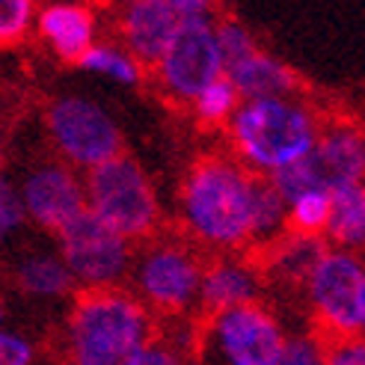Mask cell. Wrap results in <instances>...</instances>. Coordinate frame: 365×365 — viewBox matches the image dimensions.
Returning a JSON list of instances; mask_svg holds the SVG:
<instances>
[{
    "mask_svg": "<svg viewBox=\"0 0 365 365\" xmlns=\"http://www.w3.org/2000/svg\"><path fill=\"white\" fill-rule=\"evenodd\" d=\"M264 178L223 152L199 155L175 193V232L205 255L255 252V214Z\"/></svg>",
    "mask_w": 365,
    "mask_h": 365,
    "instance_id": "1",
    "label": "cell"
},
{
    "mask_svg": "<svg viewBox=\"0 0 365 365\" xmlns=\"http://www.w3.org/2000/svg\"><path fill=\"white\" fill-rule=\"evenodd\" d=\"M160 330V321L131 288L81 291L60 327L66 365H134Z\"/></svg>",
    "mask_w": 365,
    "mask_h": 365,
    "instance_id": "2",
    "label": "cell"
},
{
    "mask_svg": "<svg viewBox=\"0 0 365 365\" xmlns=\"http://www.w3.org/2000/svg\"><path fill=\"white\" fill-rule=\"evenodd\" d=\"M327 119L330 116L300 93L244 101L223 131L226 152L250 173L277 178L315 149Z\"/></svg>",
    "mask_w": 365,
    "mask_h": 365,
    "instance_id": "3",
    "label": "cell"
},
{
    "mask_svg": "<svg viewBox=\"0 0 365 365\" xmlns=\"http://www.w3.org/2000/svg\"><path fill=\"white\" fill-rule=\"evenodd\" d=\"M205 262L208 255L193 247L181 232L163 229L137 247L128 288L160 324L199 318Z\"/></svg>",
    "mask_w": 365,
    "mask_h": 365,
    "instance_id": "4",
    "label": "cell"
},
{
    "mask_svg": "<svg viewBox=\"0 0 365 365\" xmlns=\"http://www.w3.org/2000/svg\"><path fill=\"white\" fill-rule=\"evenodd\" d=\"M86 211L137 247L163 232L160 193L128 152L86 173Z\"/></svg>",
    "mask_w": 365,
    "mask_h": 365,
    "instance_id": "5",
    "label": "cell"
},
{
    "mask_svg": "<svg viewBox=\"0 0 365 365\" xmlns=\"http://www.w3.org/2000/svg\"><path fill=\"white\" fill-rule=\"evenodd\" d=\"M45 134L53 158L78 173H93L101 163L125 155V131L110 107L83 93H63L45 104Z\"/></svg>",
    "mask_w": 365,
    "mask_h": 365,
    "instance_id": "6",
    "label": "cell"
},
{
    "mask_svg": "<svg viewBox=\"0 0 365 365\" xmlns=\"http://www.w3.org/2000/svg\"><path fill=\"white\" fill-rule=\"evenodd\" d=\"M291 330L264 300L199 318L196 365H277Z\"/></svg>",
    "mask_w": 365,
    "mask_h": 365,
    "instance_id": "7",
    "label": "cell"
},
{
    "mask_svg": "<svg viewBox=\"0 0 365 365\" xmlns=\"http://www.w3.org/2000/svg\"><path fill=\"white\" fill-rule=\"evenodd\" d=\"M300 300L312 330L327 341L359 336L365 321V259L327 244L300 288Z\"/></svg>",
    "mask_w": 365,
    "mask_h": 365,
    "instance_id": "8",
    "label": "cell"
},
{
    "mask_svg": "<svg viewBox=\"0 0 365 365\" xmlns=\"http://www.w3.org/2000/svg\"><path fill=\"white\" fill-rule=\"evenodd\" d=\"M285 199L303 190L339 193L365 181V125L330 116L321 131V140L300 163L270 178Z\"/></svg>",
    "mask_w": 365,
    "mask_h": 365,
    "instance_id": "9",
    "label": "cell"
},
{
    "mask_svg": "<svg viewBox=\"0 0 365 365\" xmlns=\"http://www.w3.org/2000/svg\"><path fill=\"white\" fill-rule=\"evenodd\" d=\"M155 89L175 107H187L211 83L226 78V57L217 39V18L185 21L167 53L149 68Z\"/></svg>",
    "mask_w": 365,
    "mask_h": 365,
    "instance_id": "10",
    "label": "cell"
},
{
    "mask_svg": "<svg viewBox=\"0 0 365 365\" xmlns=\"http://www.w3.org/2000/svg\"><path fill=\"white\" fill-rule=\"evenodd\" d=\"M53 247L60 250L66 267L75 277L78 291L125 288L137 255V244L104 226L89 211L68 223L53 238Z\"/></svg>",
    "mask_w": 365,
    "mask_h": 365,
    "instance_id": "11",
    "label": "cell"
},
{
    "mask_svg": "<svg viewBox=\"0 0 365 365\" xmlns=\"http://www.w3.org/2000/svg\"><path fill=\"white\" fill-rule=\"evenodd\" d=\"M27 223L45 235H57L86 214V175L60 158L30 163L18 181Z\"/></svg>",
    "mask_w": 365,
    "mask_h": 365,
    "instance_id": "12",
    "label": "cell"
},
{
    "mask_svg": "<svg viewBox=\"0 0 365 365\" xmlns=\"http://www.w3.org/2000/svg\"><path fill=\"white\" fill-rule=\"evenodd\" d=\"M181 15L170 0H113V30L116 39L134 57L152 68L181 30Z\"/></svg>",
    "mask_w": 365,
    "mask_h": 365,
    "instance_id": "13",
    "label": "cell"
},
{
    "mask_svg": "<svg viewBox=\"0 0 365 365\" xmlns=\"http://www.w3.org/2000/svg\"><path fill=\"white\" fill-rule=\"evenodd\" d=\"M267 288V277L255 252L208 255L202 294H199V318L259 303Z\"/></svg>",
    "mask_w": 365,
    "mask_h": 365,
    "instance_id": "14",
    "label": "cell"
},
{
    "mask_svg": "<svg viewBox=\"0 0 365 365\" xmlns=\"http://www.w3.org/2000/svg\"><path fill=\"white\" fill-rule=\"evenodd\" d=\"M33 36L51 57L78 66L83 53L101 39V18L86 0H48L39 6Z\"/></svg>",
    "mask_w": 365,
    "mask_h": 365,
    "instance_id": "15",
    "label": "cell"
},
{
    "mask_svg": "<svg viewBox=\"0 0 365 365\" xmlns=\"http://www.w3.org/2000/svg\"><path fill=\"white\" fill-rule=\"evenodd\" d=\"M9 285L33 303H71L81 291L57 247H24L6 267Z\"/></svg>",
    "mask_w": 365,
    "mask_h": 365,
    "instance_id": "16",
    "label": "cell"
},
{
    "mask_svg": "<svg viewBox=\"0 0 365 365\" xmlns=\"http://www.w3.org/2000/svg\"><path fill=\"white\" fill-rule=\"evenodd\" d=\"M226 78L235 83L244 101L255 98H279V96H297L300 78L297 71L279 57H273L264 48L247 53L244 60L232 63L226 68Z\"/></svg>",
    "mask_w": 365,
    "mask_h": 365,
    "instance_id": "17",
    "label": "cell"
},
{
    "mask_svg": "<svg viewBox=\"0 0 365 365\" xmlns=\"http://www.w3.org/2000/svg\"><path fill=\"white\" fill-rule=\"evenodd\" d=\"M324 250H327L324 238H309V235L285 232L282 238L267 244L255 255H259V262H262L267 285H282L291 291H300L306 277H309V270L315 267V262L321 259Z\"/></svg>",
    "mask_w": 365,
    "mask_h": 365,
    "instance_id": "18",
    "label": "cell"
},
{
    "mask_svg": "<svg viewBox=\"0 0 365 365\" xmlns=\"http://www.w3.org/2000/svg\"><path fill=\"white\" fill-rule=\"evenodd\" d=\"M78 68L86 71V75H93V78L113 83V86H122V89H137L145 83V78H149V68H145L119 39H98L81 57Z\"/></svg>",
    "mask_w": 365,
    "mask_h": 365,
    "instance_id": "19",
    "label": "cell"
},
{
    "mask_svg": "<svg viewBox=\"0 0 365 365\" xmlns=\"http://www.w3.org/2000/svg\"><path fill=\"white\" fill-rule=\"evenodd\" d=\"M324 241L365 259V181L333 193V214Z\"/></svg>",
    "mask_w": 365,
    "mask_h": 365,
    "instance_id": "20",
    "label": "cell"
},
{
    "mask_svg": "<svg viewBox=\"0 0 365 365\" xmlns=\"http://www.w3.org/2000/svg\"><path fill=\"white\" fill-rule=\"evenodd\" d=\"M196 339H199V321H167L160 324L158 336L145 348L134 365H196Z\"/></svg>",
    "mask_w": 365,
    "mask_h": 365,
    "instance_id": "21",
    "label": "cell"
},
{
    "mask_svg": "<svg viewBox=\"0 0 365 365\" xmlns=\"http://www.w3.org/2000/svg\"><path fill=\"white\" fill-rule=\"evenodd\" d=\"M241 104H244V98L238 89H235V83L229 78H220L217 83H211L205 93H199L193 98L187 113L199 128H205V131H226V125L235 119Z\"/></svg>",
    "mask_w": 365,
    "mask_h": 365,
    "instance_id": "22",
    "label": "cell"
},
{
    "mask_svg": "<svg viewBox=\"0 0 365 365\" xmlns=\"http://www.w3.org/2000/svg\"><path fill=\"white\" fill-rule=\"evenodd\" d=\"M333 214V193L327 190H303L288 199V232L324 238Z\"/></svg>",
    "mask_w": 365,
    "mask_h": 365,
    "instance_id": "23",
    "label": "cell"
},
{
    "mask_svg": "<svg viewBox=\"0 0 365 365\" xmlns=\"http://www.w3.org/2000/svg\"><path fill=\"white\" fill-rule=\"evenodd\" d=\"M39 0H0V51L24 42L36 27Z\"/></svg>",
    "mask_w": 365,
    "mask_h": 365,
    "instance_id": "24",
    "label": "cell"
},
{
    "mask_svg": "<svg viewBox=\"0 0 365 365\" xmlns=\"http://www.w3.org/2000/svg\"><path fill=\"white\" fill-rule=\"evenodd\" d=\"M24 226H27V214L21 205L18 185L9 181L6 175H0V250L9 247L21 235Z\"/></svg>",
    "mask_w": 365,
    "mask_h": 365,
    "instance_id": "25",
    "label": "cell"
},
{
    "mask_svg": "<svg viewBox=\"0 0 365 365\" xmlns=\"http://www.w3.org/2000/svg\"><path fill=\"white\" fill-rule=\"evenodd\" d=\"M277 365H327V339L312 327L303 333H291Z\"/></svg>",
    "mask_w": 365,
    "mask_h": 365,
    "instance_id": "26",
    "label": "cell"
},
{
    "mask_svg": "<svg viewBox=\"0 0 365 365\" xmlns=\"http://www.w3.org/2000/svg\"><path fill=\"white\" fill-rule=\"evenodd\" d=\"M217 39H220V48H223V57H226V68L232 63L244 60L247 53L259 51V39L250 33L247 24L235 21V18H217Z\"/></svg>",
    "mask_w": 365,
    "mask_h": 365,
    "instance_id": "27",
    "label": "cell"
},
{
    "mask_svg": "<svg viewBox=\"0 0 365 365\" xmlns=\"http://www.w3.org/2000/svg\"><path fill=\"white\" fill-rule=\"evenodd\" d=\"M0 365H39V344L15 327H0Z\"/></svg>",
    "mask_w": 365,
    "mask_h": 365,
    "instance_id": "28",
    "label": "cell"
},
{
    "mask_svg": "<svg viewBox=\"0 0 365 365\" xmlns=\"http://www.w3.org/2000/svg\"><path fill=\"white\" fill-rule=\"evenodd\" d=\"M327 365H365V336H344L327 341Z\"/></svg>",
    "mask_w": 365,
    "mask_h": 365,
    "instance_id": "29",
    "label": "cell"
},
{
    "mask_svg": "<svg viewBox=\"0 0 365 365\" xmlns=\"http://www.w3.org/2000/svg\"><path fill=\"white\" fill-rule=\"evenodd\" d=\"M170 6L181 15V21H205V18H217L220 0H170Z\"/></svg>",
    "mask_w": 365,
    "mask_h": 365,
    "instance_id": "30",
    "label": "cell"
},
{
    "mask_svg": "<svg viewBox=\"0 0 365 365\" xmlns=\"http://www.w3.org/2000/svg\"><path fill=\"white\" fill-rule=\"evenodd\" d=\"M0 327H9V303L4 291H0Z\"/></svg>",
    "mask_w": 365,
    "mask_h": 365,
    "instance_id": "31",
    "label": "cell"
},
{
    "mask_svg": "<svg viewBox=\"0 0 365 365\" xmlns=\"http://www.w3.org/2000/svg\"><path fill=\"white\" fill-rule=\"evenodd\" d=\"M0 175H4V149H0Z\"/></svg>",
    "mask_w": 365,
    "mask_h": 365,
    "instance_id": "32",
    "label": "cell"
},
{
    "mask_svg": "<svg viewBox=\"0 0 365 365\" xmlns=\"http://www.w3.org/2000/svg\"><path fill=\"white\" fill-rule=\"evenodd\" d=\"M51 365H66V362H63V359H53V362H51Z\"/></svg>",
    "mask_w": 365,
    "mask_h": 365,
    "instance_id": "33",
    "label": "cell"
},
{
    "mask_svg": "<svg viewBox=\"0 0 365 365\" xmlns=\"http://www.w3.org/2000/svg\"><path fill=\"white\" fill-rule=\"evenodd\" d=\"M362 336H365V321H362Z\"/></svg>",
    "mask_w": 365,
    "mask_h": 365,
    "instance_id": "34",
    "label": "cell"
}]
</instances>
